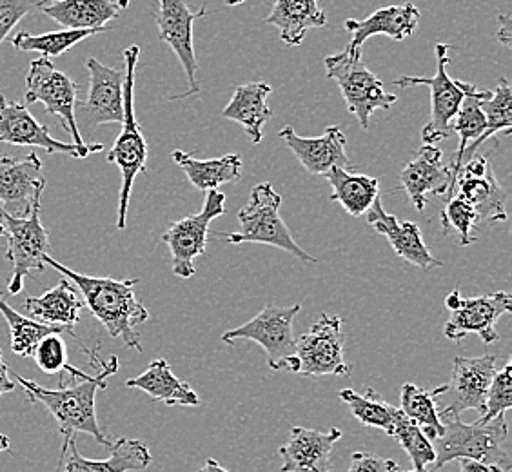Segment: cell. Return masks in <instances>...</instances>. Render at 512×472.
Wrapping results in <instances>:
<instances>
[{
    "instance_id": "29",
    "label": "cell",
    "mask_w": 512,
    "mask_h": 472,
    "mask_svg": "<svg viewBox=\"0 0 512 472\" xmlns=\"http://www.w3.org/2000/svg\"><path fill=\"white\" fill-rule=\"evenodd\" d=\"M129 389H140L149 394L153 400L164 402L166 405H184V407H197L200 405L198 394L188 382L178 380L168 360L158 358L148 365V369L135 378L126 382Z\"/></svg>"
},
{
    "instance_id": "28",
    "label": "cell",
    "mask_w": 512,
    "mask_h": 472,
    "mask_svg": "<svg viewBox=\"0 0 512 472\" xmlns=\"http://www.w3.org/2000/svg\"><path fill=\"white\" fill-rule=\"evenodd\" d=\"M266 24L278 28L286 46H300L309 30L324 28L327 15L318 0H275Z\"/></svg>"
},
{
    "instance_id": "54",
    "label": "cell",
    "mask_w": 512,
    "mask_h": 472,
    "mask_svg": "<svg viewBox=\"0 0 512 472\" xmlns=\"http://www.w3.org/2000/svg\"><path fill=\"white\" fill-rule=\"evenodd\" d=\"M51 2H57V0H51Z\"/></svg>"
},
{
    "instance_id": "47",
    "label": "cell",
    "mask_w": 512,
    "mask_h": 472,
    "mask_svg": "<svg viewBox=\"0 0 512 472\" xmlns=\"http://www.w3.org/2000/svg\"><path fill=\"white\" fill-rule=\"evenodd\" d=\"M15 387L17 385L10 380V369H8V365H6L2 353H0V396L4 393H13Z\"/></svg>"
},
{
    "instance_id": "3",
    "label": "cell",
    "mask_w": 512,
    "mask_h": 472,
    "mask_svg": "<svg viewBox=\"0 0 512 472\" xmlns=\"http://www.w3.org/2000/svg\"><path fill=\"white\" fill-rule=\"evenodd\" d=\"M444 434L436 440L438 449L433 472L458 460H473L511 471V454L507 451L509 425L505 414L491 422L463 423L460 416H440Z\"/></svg>"
},
{
    "instance_id": "45",
    "label": "cell",
    "mask_w": 512,
    "mask_h": 472,
    "mask_svg": "<svg viewBox=\"0 0 512 472\" xmlns=\"http://www.w3.org/2000/svg\"><path fill=\"white\" fill-rule=\"evenodd\" d=\"M458 462H460V472H507L502 467L473 462V460H458Z\"/></svg>"
},
{
    "instance_id": "42",
    "label": "cell",
    "mask_w": 512,
    "mask_h": 472,
    "mask_svg": "<svg viewBox=\"0 0 512 472\" xmlns=\"http://www.w3.org/2000/svg\"><path fill=\"white\" fill-rule=\"evenodd\" d=\"M33 358L46 374L62 373L68 367V349L60 335L42 338L33 351Z\"/></svg>"
},
{
    "instance_id": "24",
    "label": "cell",
    "mask_w": 512,
    "mask_h": 472,
    "mask_svg": "<svg viewBox=\"0 0 512 472\" xmlns=\"http://www.w3.org/2000/svg\"><path fill=\"white\" fill-rule=\"evenodd\" d=\"M151 453L142 440L120 438L111 445V454L106 460H89L77 449L75 438H71L60 453L57 472H133L144 471L151 465Z\"/></svg>"
},
{
    "instance_id": "19",
    "label": "cell",
    "mask_w": 512,
    "mask_h": 472,
    "mask_svg": "<svg viewBox=\"0 0 512 472\" xmlns=\"http://www.w3.org/2000/svg\"><path fill=\"white\" fill-rule=\"evenodd\" d=\"M454 189H458V197L473 207L478 224H496L507 220V193L494 178L487 157L478 155L463 164Z\"/></svg>"
},
{
    "instance_id": "25",
    "label": "cell",
    "mask_w": 512,
    "mask_h": 472,
    "mask_svg": "<svg viewBox=\"0 0 512 472\" xmlns=\"http://www.w3.org/2000/svg\"><path fill=\"white\" fill-rule=\"evenodd\" d=\"M420 19V10L413 2L380 8L364 20L347 19L345 30L351 33V42L347 44V48L362 50L365 42L376 35H385L394 42H400L413 35L420 24Z\"/></svg>"
},
{
    "instance_id": "21",
    "label": "cell",
    "mask_w": 512,
    "mask_h": 472,
    "mask_svg": "<svg viewBox=\"0 0 512 472\" xmlns=\"http://www.w3.org/2000/svg\"><path fill=\"white\" fill-rule=\"evenodd\" d=\"M278 137L311 175H325L333 168H355L345 153L347 138L338 126H329L320 137H300L295 129L287 126Z\"/></svg>"
},
{
    "instance_id": "12",
    "label": "cell",
    "mask_w": 512,
    "mask_h": 472,
    "mask_svg": "<svg viewBox=\"0 0 512 472\" xmlns=\"http://www.w3.org/2000/svg\"><path fill=\"white\" fill-rule=\"evenodd\" d=\"M89 95L77 100L75 120L80 135H91L102 124H122L124 120V69L109 68L97 59L86 62Z\"/></svg>"
},
{
    "instance_id": "26",
    "label": "cell",
    "mask_w": 512,
    "mask_h": 472,
    "mask_svg": "<svg viewBox=\"0 0 512 472\" xmlns=\"http://www.w3.org/2000/svg\"><path fill=\"white\" fill-rule=\"evenodd\" d=\"M86 307L77 287L68 278L60 280L57 286L40 296H28L24 300V309L30 318L40 324L62 327L66 333L75 336L73 327L79 324L80 311Z\"/></svg>"
},
{
    "instance_id": "46",
    "label": "cell",
    "mask_w": 512,
    "mask_h": 472,
    "mask_svg": "<svg viewBox=\"0 0 512 472\" xmlns=\"http://www.w3.org/2000/svg\"><path fill=\"white\" fill-rule=\"evenodd\" d=\"M498 20H500V30H498V40L502 42L505 48H509L511 46V37H512V22L511 17L509 15H505V13H500L498 15Z\"/></svg>"
},
{
    "instance_id": "44",
    "label": "cell",
    "mask_w": 512,
    "mask_h": 472,
    "mask_svg": "<svg viewBox=\"0 0 512 472\" xmlns=\"http://www.w3.org/2000/svg\"><path fill=\"white\" fill-rule=\"evenodd\" d=\"M347 472H400V465L391 458L375 453L358 451L351 458V467Z\"/></svg>"
},
{
    "instance_id": "2",
    "label": "cell",
    "mask_w": 512,
    "mask_h": 472,
    "mask_svg": "<svg viewBox=\"0 0 512 472\" xmlns=\"http://www.w3.org/2000/svg\"><path fill=\"white\" fill-rule=\"evenodd\" d=\"M46 266L57 269L66 276L73 286L77 287L82 295L84 304L91 311V315L106 327L109 336L119 338L128 349H135L142 353L140 335L137 329L140 324L148 322L149 311L140 304L135 296V280H113L102 276L80 275L77 271L69 269L57 262L55 258L46 256Z\"/></svg>"
},
{
    "instance_id": "22",
    "label": "cell",
    "mask_w": 512,
    "mask_h": 472,
    "mask_svg": "<svg viewBox=\"0 0 512 472\" xmlns=\"http://www.w3.org/2000/svg\"><path fill=\"white\" fill-rule=\"evenodd\" d=\"M342 438V431L331 427L327 433L293 427L289 440L278 449L282 456L280 472H333L331 453Z\"/></svg>"
},
{
    "instance_id": "5",
    "label": "cell",
    "mask_w": 512,
    "mask_h": 472,
    "mask_svg": "<svg viewBox=\"0 0 512 472\" xmlns=\"http://www.w3.org/2000/svg\"><path fill=\"white\" fill-rule=\"evenodd\" d=\"M282 197L269 182H262L251 189L246 206L238 211L240 231L215 233L226 238L229 244H264L286 251L304 264H316L315 256L296 244L284 218L280 215Z\"/></svg>"
},
{
    "instance_id": "9",
    "label": "cell",
    "mask_w": 512,
    "mask_h": 472,
    "mask_svg": "<svg viewBox=\"0 0 512 472\" xmlns=\"http://www.w3.org/2000/svg\"><path fill=\"white\" fill-rule=\"evenodd\" d=\"M0 218L4 226V235L8 238L6 256L13 264L8 293L19 295L26 278L46 271L44 258L50 256V235L40 222V207L28 218L10 217L0 207Z\"/></svg>"
},
{
    "instance_id": "17",
    "label": "cell",
    "mask_w": 512,
    "mask_h": 472,
    "mask_svg": "<svg viewBox=\"0 0 512 472\" xmlns=\"http://www.w3.org/2000/svg\"><path fill=\"white\" fill-rule=\"evenodd\" d=\"M0 142L20 146V148H42L48 153H60L73 158H86L104 149L102 144H91L88 148H79L75 144L60 142L50 135V129L42 126L33 117L30 109L19 102H8L0 95Z\"/></svg>"
},
{
    "instance_id": "35",
    "label": "cell",
    "mask_w": 512,
    "mask_h": 472,
    "mask_svg": "<svg viewBox=\"0 0 512 472\" xmlns=\"http://www.w3.org/2000/svg\"><path fill=\"white\" fill-rule=\"evenodd\" d=\"M480 109H482L483 117H485V131L482 137L474 142L473 146H469L467 153H476L483 142H487L494 135H509L512 128V89L509 80L500 77L496 88L489 91V95L485 99L480 100Z\"/></svg>"
},
{
    "instance_id": "18",
    "label": "cell",
    "mask_w": 512,
    "mask_h": 472,
    "mask_svg": "<svg viewBox=\"0 0 512 472\" xmlns=\"http://www.w3.org/2000/svg\"><path fill=\"white\" fill-rule=\"evenodd\" d=\"M512 311V296L505 291L493 295L460 298L451 311V318L444 327L445 338L460 342L467 335L480 336L483 344L491 345L500 340L494 325L503 315Z\"/></svg>"
},
{
    "instance_id": "30",
    "label": "cell",
    "mask_w": 512,
    "mask_h": 472,
    "mask_svg": "<svg viewBox=\"0 0 512 472\" xmlns=\"http://www.w3.org/2000/svg\"><path fill=\"white\" fill-rule=\"evenodd\" d=\"M40 10L66 30H102L120 15L119 4L113 0H57Z\"/></svg>"
},
{
    "instance_id": "37",
    "label": "cell",
    "mask_w": 512,
    "mask_h": 472,
    "mask_svg": "<svg viewBox=\"0 0 512 472\" xmlns=\"http://www.w3.org/2000/svg\"><path fill=\"white\" fill-rule=\"evenodd\" d=\"M111 28H102V30H60L50 31V33H40L33 35L28 31H20L13 39L10 40L11 46L19 51H37L40 57H60L66 51L75 48L79 42L100 35V33H108Z\"/></svg>"
},
{
    "instance_id": "15",
    "label": "cell",
    "mask_w": 512,
    "mask_h": 472,
    "mask_svg": "<svg viewBox=\"0 0 512 472\" xmlns=\"http://www.w3.org/2000/svg\"><path fill=\"white\" fill-rule=\"evenodd\" d=\"M46 178L37 153L11 158L0 155V207L13 218H28L42 207Z\"/></svg>"
},
{
    "instance_id": "55",
    "label": "cell",
    "mask_w": 512,
    "mask_h": 472,
    "mask_svg": "<svg viewBox=\"0 0 512 472\" xmlns=\"http://www.w3.org/2000/svg\"><path fill=\"white\" fill-rule=\"evenodd\" d=\"M0 353H2V351H0Z\"/></svg>"
},
{
    "instance_id": "31",
    "label": "cell",
    "mask_w": 512,
    "mask_h": 472,
    "mask_svg": "<svg viewBox=\"0 0 512 472\" xmlns=\"http://www.w3.org/2000/svg\"><path fill=\"white\" fill-rule=\"evenodd\" d=\"M171 157L178 168L186 173L189 182L204 193L222 184H233L242 178V158L235 153L226 157L198 160L177 149L171 153Z\"/></svg>"
},
{
    "instance_id": "50",
    "label": "cell",
    "mask_w": 512,
    "mask_h": 472,
    "mask_svg": "<svg viewBox=\"0 0 512 472\" xmlns=\"http://www.w3.org/2000/svg\"><path fill=\"white\" fill-rule=\"evenodd\" d=\"M117 4H119L120 10H126V8H129V0H115Z\"/></svg>"
},
{
    "instance_id": "16",
    "label": "cell",
    "mask_w": 512,
    "mask_h": 472,
    "mask_svg": "<svg viewBox=\"0 0 512 472\" xmlns=\"http://www.w3.org/2000/svg\"><path fill=\"white\" fill-rule=\"evenodd\" d=\"M498 356H454L451 382L447 384V407L440 416H460L463 411H476L482 418L487 393L496 374Z\"/></svg>"
},
{
    "instance_id": "6",
    "label": "cell",
    "mask_w": 512,
    "mask_h": 472,
    "mask_svg": "<svg viewBox=\"0 0 512 472\" xmlns=\"http://www.w3.org/2000/svg\"><path fill=\"white\" fill-rule=\"evenodd\" d=\"M362 57V50L345 48L336 55L325 57L324 66L327 77L335 80L342 91L349 113L367 129L376 109H391L398 99L385 91L384 82L365 66Z\"/></svg>"
},
{
    "instance_id": "4",
    "label": "cell",
    "mask_w": 512,
    "mask_h": 472,
    "mask_svg": "<svg viewBox=\"0 0 512 472\" xmlns=\"http://www.w3.org/2000/svg\"><path fill=\"white\" fill-rule=\"evenodd\" d=\"M138 57H140L138 46H129L124 50V120L120 124L122 131L108 153L109 164H115L122 173L119 218H117L119 229H126L129 198H131L135 178L140 173H146L148 169L146 168L148 144L140 131L137 115H135V71H137Z\"/></svg>"
},
{
    "instance_id": "53",
    "label": "cell",
    "mask_w": 512,
    "mask_h": 472,
    "mask_svg": "<svg viewBox=\"0 0 512 472\" xmlns=\"http://www.w3.org/2000/svg\"><path fill=\"white\" fill-rule=\"evenodd\" d=\"M405 472H433V471H427V469H425V471H414V469H413V471H405Z\"/></svg>"
},
{
    "instance_id": "14",
    "label": "cell",
    "mask_w": 512,
    "mask_h": 472,
    "mask_svg": "<svg viewBox=\"0 0 512 472\" xmlns=\"http://www.w3.org/2000/svg\"><path fill=\"white\" fill-rule=\"evenodd\" d=\"M158 10L153 11L157 20L160 40L166 42L186 71L189 88L182 95H173L171 100L188 99L200 91L197 80L198 60L193 44V24L206 17V8L191 10L188 0H155Z\"/></svg>"
},
{
    "instance_id": "49",
    "label": "cell",
    "mask_w": 512,
    "mask_h": 472,
    "mask_svg": "<svg viewBox=\"0 0 512 472\" xmlns=\"http://www.w3.org/2000/svg\"><path fill=\"white\" fill-rule=\"evenodd\" d=\"M10 438L6 436V434H0V453H4V451H8L10 449Z\"/></svg>"
},
{
    "instance_id": "8",
    "label": "cell",
    "mask_w": 512,
    "mask_h": 472,
    "mask_svg": "<svg viewBox=\"0 0 512 472\" xmlns=\"http://www.w3.org/2000/svg\"><path fill=\"white\" fill-rule=\"evenodd\" d=\"M449 44H436L434 57H436V73L434 77H400L393 80V86L398 88H413V86H427L431 89V118L429 124L422 129L424 144L434 146L436 142L451 137V124L462 106L463 99L467 95L469 82L454 80L447 73V66L451 64L449 59Z\"/></svg>"
},
{
    "instance_id": "20",
    "label": "cell",
    "mask_w": 512,
    "mask_h": 472,
    "mask_svg": "<svg viewBox=\"0 0 512 472\" xmlns=\"http://www.w3.org/2000/svg\"><path fill=\"white\" fill-rule=\"evenodd\" d=\"M400 182L416 211H424L429 195L447 200L454 197L453 177L449 168L442 164V149L429 144H424L416 158L405 164Z\"/></svg>"
},
{
    "instance_id": "34",
    "label": "cell",
    "mask_w": 512,
    "mask_h": 472,
    "mask_svg": "<svg viewBox=\"0 0 512 472\" xmlns=\"http://www.w3.org/2000/svg\"><path fill=\"white\" fill-rule=\"evenodd\" d=\"M447 384L436 387L433 391L422 389L416 384L402 385L400 393V411L420 427L429 442H436L444 434V423L440 420L436 398L445 396Z\"/></svg>"
},
{
    "instance_id": "39",
    "label": "cell",
    "mask_w": 512,
    "mask_h": 472,
    "mask_svg": "<svg viewBox=\"0 0 512 472\" xmlns=\"http://www.w3.org/2000/svg\"><path fill=\"white\" fill-rule=\"evenodd\" d=\"M391 436L398 440L407 456L411 458L414 471H425V467L436 460L433 442H429L420 431V427L411 422L400 409L396 414Z\"/></svg>"
},
{
    "instance_id": "48",
    "label": "cell",
    "mask_w": 512,
    "mask_h": 472,
    "mask_svg": "<svg viewBox=\"0 0 512 472\" xmlns=\"http://www.w3.org/2000/svg\"><path fill=\"white\" fill-rule=\"evenodd\" d=\"M198 472H229L227 469H224L217 460H213V458H207L206 465L200 469Z\"/></svg>"
},
{
    "instance_id": "33",
    "label": "cell",
    "mask_w": 512,
    "mask_h": 472,
    "mask_svg": "<svg viewBox=\"0 0 512 472\" xmlns=\"http://www.w3.org/2000/svg\"><path fill=\"white\" fill-rule=\"evenodd\" d=\"M487 95H489V91H480L474 84H469L467 95H465L462 106L458 109L453 124H451L453 135L456 133L460 137V144L456 149L453 162L447 166L451 171V177H453V191L456 187V177H458V173H460L463 166L465 151L469 146H473L474 142L482 137L483 131H485V117H483L482 109H480V100L485 99Z\"/></svg>"
},
{
    "instance_id": "40",
    "label": "cell",
    "mask_w": 512,
    "mask_h": 472,
    "mask_svg": "<svg viewBox=\"0 0 512 472\" xmlns=\"http://www.w3.org/2000/svg\"><path fill=\"white\" fill-rule=\"evenodd\" d=\"M442 224L445 231L453 229L460 236V246L467 247L474 244L476 236L473 235L474 227L478 226V218L473 207L469 206L462 197L449 198L447 206L442 211Z\"/></svg>"
},
{
    "instance_id": "43",
    "label": "cell",
    "mask_w": 512,
    "mask_h": 472,
    "mask_svg": "<svg viewBox=\"0 0 512 472\" xmlns=\"http://www.w3.org/2000/svg\"><path fill=\"white\" fill-rule=\"evenodd\" d=\"M51 0H0V44L10 37L11 30L33 10H40Z\"/></svg>"
},
{
    "instance_id": "10",
    "label": "cell",
    "mask_w": 512,
    "mask_h": 472,
    "mask_svg": "<svg viewBox=\"0 0 512 472\" xmlns=\"http://www.w3.org/2000/svg\"><path fill=\"white\" fill-rule=\"evenodd\" d=\"M226 213V195L218 189L207 191L204 206L197 215H189L175 222L162 235V242L171 251V267L178 278L189 280L195 276V260L207 249L209 224Z\"/></svg>"
},
{
    "instance_id": "38",
    "label": "cell",
    "mask_w": 512,
    "mask_h": 472,
    "mask_svg": "<svg viewBox=\"0 0 512 472\" xmlns=\"http://www.w3.org/2000/svg\"><path fill=\"white\" fill-rule=\"evenodd\" d=\"M0 315L6 318L10 327L11 351L19 356H33V351L42 338L66 333L62 327L40 324L33 318L20 315L8 305L2 295H0Z\"/></svg>"
},
{
    "instance_id": "11",
    "label": "cell",
    "mask_w": 512,
    "mask_h": 472,
    "mask_svg": "<svg viewBox=\"0 0 512 472\" xmlns=\"http://www.w3.org/2000/svg\"><path fill=\"white\" fill-rule=\"evenodd\" d=\"M77 91L79 86L66 73L55 68L50 59L40 57L31 62L30 71L26 75V102H42L46 111L62 122L64 129L73 138V144L79 148H88L89 144L80 135L75 120Z\"/></svg>"
},
{
    "instance_id": "36",
    "label": "cell",
    "mask_w": 512,
    "mask_h": 472,
    "mask_svg": "<svg viewBox=\"0 0 512 472\" xmlns=\"http://www.w3.org/2000/svg\"><path fill=\"white\" fill-rule=\"evenodd\" d=\"M340 400L349 407L353 418H356L362 425L382 429L384 433L391 436L398 407L387 404L375 389L367 387L365 393L362 394L356 393L353 389H344V391H340Z\"/></svg>"
},
{
    "instance_id": "13",
    "label": "cell",
    "mask_w": 512,
    "mask_h": 472,
    "mask_svg": "<svg viewBox=\"0 0 512 472\" xmlns=\"http://www.w3.org/2000/svg\"><path fill=\"white\" fill-rule=\"evenodd\" d=\"M345 335L342 318L322 315L311 331L296 340L298 374L304 376H347L351 365L345 362Z\"/></svg>"
},
{
    "instance_id": "41",
    "label": "cell",
    "mask_w": 512,
    "mask_h": 472,
    "mask_svg": "<svg viewBox=\"0 0 512 472\" xmlns=\"http://www.w3.org/2000/svg\"><path fill=\"white\" fill-rule=\"evenodd\" d=\"M512 407V364L507 362L502 371H496L493 382L487 393L485 414L478 418V422L487 423L511 411Z\"/></svg>"
},
{
    "instance_id": "1",
    "label": "cell",
    "mask_w": 512,
    "mask_h": 472,
    "mask_svg": "<svg viewBox=\"0 0 512 472\" xmlns=\"http://www.w3.org/2000/svg\"><path fill=\"white\" fill-rule=\"evenodd\" d=\"M82 351L89 354L91 365L97 369L93 376L68 364V367L59 373L60 382L57 389H44L37 382L28 380L20 374H15V380L22 385L31 404H42L50 411L64 438L62 447H66V443L75 434L86 433L93 436L95 442L111 449L113 443L97 420V393L106 389L109 376L119 371V358L111 356L108 360H100L99 347H95L93 351H89L88 347H82Z\"/></svg>"
},
{
    "instance_id": "23",
    "label": "cell",
    "mask_w": 512,
    "mask_h": 472,
    "mask_svg": "<svg viewBox=\"0 0 512 472\" xmlns=\"http://www.w3.org/2000/svg\"><path fill=\"white\" fill-rule=\"evenodd\" d=\"M365 215L367 224L375 227L376 233L384 235L394 253L404 258L405 262L424 271L442 266V262L434 258L431 249L425 244L420 226L414 222H400L394 215H389L384 209L382 198H376Z\"/></svg>"
},
{
    "instance_id": "52",
    "label": "cell",
    "mask_w": 512,
    "mask_h": 472,
    "mask_svg": "<svg viewBox=\"0 0 512 472\" xmlns=\"http://www.w3.org/2000/svg\"><path fill=\"white\" fill-rule=\"evenodd\" d=\"M0 235H4V226H2V218H0Z\"/></svg>"
},
{
    "instance_id": "32",
    "label": "cell",
    "mask_w": 512,
    "mask_h": 472,
    "mask_svg": "<svg viewBox=\"0 0 512 472\" xmlns=\"http://www.w3.org/2000/svg\"><path fill=\"white\" fill-rule=\"evenodd\" d=\"M333 187L331 200L344 207L351 217H362L378 198V180L367 175L333 168L324 175Z\"/></svg>"
},
{
    "instance_id": "7",
    "label": "cell",
    "mask_w": 512,
    "mask_h": 472,
    "mask_svg": "<svg viewBox=\"0 0 512 472\" xmlns=\"http://www.w3.org/2000/svg\"><path fill=\"white\" fill-rule=\"evenodd\" d=\"M302 305L289 307L266 305L255 318L246 324L226 331L222 335L224 344H235L237 340H251L267 353V364L273 371H287L298 374L296 340L293 336V322Z\"/></svg>"
},
{
    "instance_id": "51",
    "label": "cell",
    "mask_w": 512,
    "mask_h": 472,
    "mask_svg": "<svg viewBox=\"0 0 512 472\" xmlns=\"http://www.w3.org/2000/svg\"><path fill=\"white\" fill-rule=\"evenodd\" d=\"M246 0H226L227 6H240V4H244Z\"/></svg>"
},
{
    "instance_id": "27",
    "label": "cell",
    "mask_w": 512,
    "mask_h": 472,
    "mask_svg": "<svg viewBox=\"0 0 512 472\" xmlns=\"http://www.w3.org/2000/svg\"><path fill=\"white\" fill-rule=\"evenodd\" d=\"M271 91L273 89L266 82H249L238 86L220 117L240 124L246 129L249 140L253 144H260L264 138V126L273 118V109L267 104Z\"/></svg>"
}]
</instances>
